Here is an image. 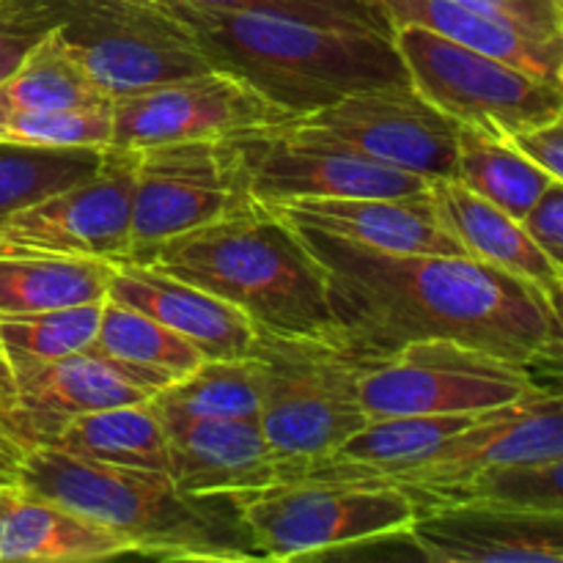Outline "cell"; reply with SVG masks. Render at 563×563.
<instances>
[{"instance_id":"obj_1","label":"cell","mask_w":563,"mask_h":563,"mask_svg":"<svg viewBox=\"0 0 563 563\" xmlns=\"http://www.w3.org/2000/svg\"><path fill=\"white\" fill-rule=\"evenodd\" d=\"M291 229L317 258L333 335L357 357L451 339L533 368L561 361V306L542 289L471 256L385 253Z\"/></svg>"},{"instance_id":"obj_2","label":"cell","mask_w":563,"mask_h":563,"mask_svg":"<svg viewBox=\"0 0 563 563\" xmlns=\"http://www.w3.org/2000/svg\"><path fill=\"white\" fill-rule=\"evenodd\" d=\"M20 487L49 500L159 561H262L234 495H187L168 473L113 467L49 445L22 451Z\"/></svg>"},{"instance_id":"obj_3","label":"cell","mask_w":563,"mask_h":563,"mask_svg":"<svg viewBox=\"0 0 563 563\" xmlns=\"http://www.w3.org/2000/svg\"><path fill=\"white\" fill-rule=\"evenodd\" d=\"M187 27L212 69L236 77L289 119L368 88L407 86L394 38L253 11L187 5Z\"/></svg>"},{"instance_id":"obj_4","label":"cell","mask_w":563,"mask_h":563,"mask_svg":"<svg viewBox=\"0 0 563 563\" xmlns=\"http://www.w3.org/2000/svg\"><path fill=\"white\" fill-rule=\"evenodd\" d=\"M119 262L143 264L223 297L267 333L333 335L317 258L300 234L262 203H245Z\"/></svg>"},{"instance_id":"obj_5","label":"cell","mask_w":563,"mask_h":563,"mask_svg":"<svg viewBox=\"0 0 563 563\" xmlns=\"http://www.w3.org/2000/svg\"><path fill=\"white\" fill-rule=\"evenodd\" d=\"M251 357L262 385L258 427L280 460V482L322 460L368 423L357 399L355 357L333 339L256 328Z\"/></svg>"},{"instance_id":"obj_6","label":"cell","mask_w":563,"mask_h":563,"mask_svg":"<svg viewBox=\"0 0 563 563\" xmlns=\"http://www.w3.org/2000/svg\"><path fill=\"white\" fill-rule=\"evenodd\" d=\"M262 561H297L405 537L418 504L383 482L286 478L234 495Z\"/></svg>"},{"instance_id":"obj_7","label":"cell","mask_w":563,"mask_h":563,"mask_svg":"<svg viewBox=\"0 0 563 563\" xmlns=\"http://www.w3.org/2000/svg\"><path fill=\"white\" fill-rule=\"evenodd\" d=\"M352 357L357 399L368 421L478 412L537 388L531 368L451 339L410 341L388 355Z\"/></svg>"},{"instance_id":"obj_8","label":"cell","mask_w":563,"mask_h":563,"mask_svg":"<svg viewBox=\"0 0 563 563\" xmlns=\"http://www.w3.org/2000/svg\"><path fill=\"white\" fill-rule=\"evenodd\" d=\"M396 49L410 86L462 126L493 137L563 115V88L421 25H396Z\"/></svg>"},{"instance_id":"obj_9","label":"cell","mask_w":563,"mask_h":563,"mask_svg":"<svg viewBox=\"0 0 563 563\" xmlns=\"http://www.w3.org/2000/svg\"><path fill=\"white\" fill-rule=\"evenodd\" d=\"M64 5L55 33L110 99L212 69L185 16L126 0H64Z\"/></svg>"},{"instance_id":"obj_10","label":"cell","mask_w":563,"mask_h":563,"mask_svg":"<svg viewBox=\"0 0 563 563\" xmlns=\"http://www.w3.org/2000/svg\"><path fill=\"white\" fill-rule=\"evenodd\" d=\"M242 196L253 203L300 198H396L427 190L410 170L368 159L339 143L300 135L286 124L223 137Z\"/></svg>"},{"instance_id":"obj_11","label":"cell","mask_w":563,"mask_h":563,"mask_svg":"<svg viewBox=\"0 0 563 563\" xmlns=\"http://www.w3.org/2000/svg\"><path fill=\"white\" fill-rule=\"evenodd\" d=\"M135 157L137 148L104 146L88 179L0 218V256H130Z\"/></svg>"},{"instance_id":"obj_12","label":"cell","mask_w":563,"mask_h":563,"mask_svg":"<svg viewBox=\"0 0 563 563\" xmlns=\"http://www.w3.org/2000/svg\"><path fill=\"white\" fill-rule=\"evenodd\" d=\"M174 377L154 368L130 366L97 346L44 366L0 368V427L20 451L53 443L77 416L119 405L148 401Z\"/></svg>"},{"instance_id":"obj_13","label":"cell","mask_w":563,"mask_h":563,"mask_svg":"<svg viewBox=\"0 0 563 563\" xmlns=\"http://www.w3.org/2000/svg\"><path fill=\"white\" fill-rule=\"evenodd\" d=\"M284 124L427 181L456 176V121L429 104L410 82L350 93Z\"/></svg>"},{"instance_id":"obj_14","label":"cell","mask_w":563,"mask_h":563,"mask_svg":"<svg viewBox=\"0 0 563 563\" xmlns=\"http://www.w3.org/2000/svg\"><path fill=\"white\" fill-rule=\"evenodd\" d=\"M247 201L220 141H176L137 148L132 179V253L207 225ZM126 258V256H124Z\"/></svg>"},{"instance_id":"obj_15","label":"cell","mask_w":563,"mask_h":563,"mask_svg":"<svg viewBox=\"0 0 563 563\" xmlns=\"http://www.w3.org/2000/svg\"><path fill=\"white\" fill-rule=\"evenodd\" d=\"M110 146L143 148L176 141H220L245 130L289 121V115L220 69L179 77L165 86L119 97L110 104Z\"/></svg>"},{"instance_id":"obj_16","label":"cell","mask_w":563,"mask_h":563,"mask_svg":"<svg viewBox=\"0 0 563 563\" xmlns=\"http://www.w3.org/2000/svg\"><path fill=\"white\" fill-rule=\"evenodd\" d=\"M559 456H563L561 394L537 385L520 399L476 412L473 421L445 440L434 454L407 467L396 478V487L410 493L421 506L484 467Z\"/></svg>"},{"instance_id":"obj_17","label":"cell","mask_w":563,"mask_h":563,"mask_svg":"<svg viewBox=\"0 0 563 563\" xmlns=\"http://www.w3.org/2000/svg\"><path fill=\"white\" fill-rule=\"evenodd\" d=\"M432 563H561L563 515L476 500H429L405 531Z\"/></svg>"},{"instance_id":"obj_18","label":"cell","mask_w":563,"mask_h":563,"mask_svg":"<svg viewBox=\"0 0 563 563\" xmlns=\"http://www.w3.org/2000/svg\"><path fill=\"white\" fill-rule=\"evenodd\" d=\"M262 207L297 229L322 231L374 251L467 256L434 212L429 187L396 198H300Z\"/></svg>"},{"instance_id":"obj_19","label":"cell","mask_w":563,"mask_h":563,"mask_svg":"<svg viewBox=\"0 0 563 563\" xmlns=\"http://www.w3.org/2000/svg\"><path fill=\"white\" fill-rule=\"evenodd\" d=\"M108 300L157 319L196 344L207 361H242L253 355L256 324L240 308L143 264L113 262Z\"/></svg>"},{"instance_id":"obj_20","label":"cell","mask_w":563,"mask_h":563,"mask_svg":"<svg viewBox=\"0 0 563 563\" xmlns=\"http://www.w3.org/2000/svg\"><path fill=\"white\" fill-rule=\"evenodd\" d=\"M168 476L187 495H240L280 482L258 418L196 421L168 434Z\"/></svg>"},{"instance_id":"obj_21","label":"cell","mask_w":563,"mask_h":563,"mask_svg":"<svg viewBox=\"0 0 563 563\" xmlns=\"http://www.w3.org/2000/svg\"><path fill=\"white\" fill-rule=\"evenodd\" d=\"M390 25H421L563 88V36L473 9L460 0H379Z\"/></svg>"},{"instance_id":"obj_22","label":"cell","mask_w":563,"mask_h":563,"mask_svg":"<svg viewBox=\"0 0 563 563\" xmlns=\"http://www.w3.org/2000/svg\"><path fill=\"white\" fill-rule=\"evenodd\" d=\"M434 212L443 220L454 240L476 262L498 267L515 278L528 280L542 289L555 306H561L563 267L550 262L522 231L520 220L500 212L489 201L478 198L456 179L429 181Z\"/></svg>"},{"instance_id":"obj_23","label":"cell","mask_w":563,"mask_h":563,"mask_svg":"<svg viewBox=\"0 0 563 563\" xmlns=\"http://www.w3.org/2000/svg\"><path fill=\"white\" fill-rule=\"evenodd\" d=\"M482 412V410H478ZM476 412L454 416H390L363 423L339 449L311 462L291 478H339V482H383L396 478L427 460L449 438L473 421Z\"/></svg>"},{"instance_id":"obj_24","label":"cell","mask_w":563,"mask_h":563,"mask_svg":"<svg viewBox=\"0 0 563 563\" xmlns=\"http://www.w3.org/2000/svg\"><path fill=\"white\" fill-rule=\"evenodd\" d=\"M130 555L126 544L86 517L20 493L0 515V561L86 563Z\"/></svg>"},{"instance_id":"obj_25","label":"cell","mask_w":563,"mask_h":563,"mask_svg":"<svg viewBox=\"0 0 563 563\" xmlns=\"http://www.w3.org/2000/svg\"><path fill=\"white\" fill-rule=\"evenodd\" d=\"M49 449L99 465L168 473V434L146 401L71 418L55 434Z\"/></svg>"},{"instance_id":"obj_26","label":"cell","mask_w":563,"mask_h":563,"mask_svg":"<svg viewBox=\"0 0 563 563\" xmlns=\"http://www.w3.org/2000/svg\"><path fill=\"white\" fill-rule=\"evenodd\" d=\"M146 405L165 434L179 432L181 427L196 421L258 418V405H262L258 366L253 357L203 361L190 374L157 390Z\"/></svg>"},{"instance_id":"obj_27","label":"cell","mask_w":563,"mask_h":563,"mask_svg":"<svg viewBox=\"0 0 563 563\" xmlns=\"http://www.w3.org/2000/svg\"><path fill=\"white\" fill-rule=\"evenodd\" d=\"M113 262L71 256H0V317L102 302Z\"/></svg>"},{"instance_id":"obj_28","label":"cell","mask_w":563,"mask_h":563,"mask_svg":"<svg viewBox=\"0 0 563 563\" xmlns=\"http://www.w3.org/2000/svg\"><path fill=\"white\" fill-rule=\"evenodd\" d=\"M454 179L515 220H520L553 181H561L528 163L504 137L462 124H456Z\"/></svg>"},{"instance_id":"obj_29","label":"cell","mask_w":563,"mask_h":563,"mask_svg":"<svg viewBox=\"0 0 563 563\" xmlns=\"http://www.w3.org/2000/svg\"><path fill=\"white\" fill-rule=\"evenodd\" d=\"M104 102L113 99L88 77L55 31L25 55L5 80H0V115L91 108Z\"/></svg>"},{"instance_id":"obj_30","label":"cell","mask_w":563,"mask_h":563,"mask_svg":"<svg viewBox=\"0 0 563 563\" xmlns=\"http://www.w3.org/2000/svg\"><path fill=\"white\" fill-rule=\"evenodd\" d=\"M102 302L0 317V344L9 372L44 366L88 350L97 339Z\"/></svg>"},{"instance_id":"obj_31","label":"cell","mask_w":563,"mask_h":563,"mask_svg":"<svg viewBox=\"0 0 563 563\" xmlns=\"http://www.w3.org/2000/svg\"><path fill=\"white\" fill-rule=\"evenodd\" d=\"M93 346L115 361L165 372L174 379L185 377L207 361L196 344L159 324L157 319L108 300V297H104Z\"/></svg>"},{"instance_id":"obj_32","label":"cell","mask_w":563,"mask_h":563,"mask_svg":"<svg viewBox=\"0 0 563 563\" xmlns=\"http://www.w3.org/2000/svg\"><path fill=\"white\" fill-rule=\"evenodd\" d=\"M104 148H36L0 143V218L88 179Z\"/></svg>"},{"instance_id":"obj_33","label":"cell","mask_w":563,"mask_h":563,"mask_svg":"<svg viewBox=\"0 0 563 563\" xmlns=\"http://www.w3.org/2000/svg\"><path fill=\"white\" fill-rule=\"evenodd\" d=\"M561 482L563 456L559 460L504 462V465L473 473L471 478L445 489L443 495L432 500H476V504L504 506V509L563 515Z\"/></svg>"},{"instance_id":"obj_34","label":"cell","mask_w":563,"mask_h":563,"mask_svg":"<svg viewBox=\"0 0 563 563\" xmlns=\"http://www.w3.org/2000/svg\"><path fill=\"white\" fill-rule=\"evenodd\" d=\"M110 104L0 115V143L36 148H104L113 135Z\"/></svg>"},{"instance_id":"obj_35","label":"cell","mask_w":563,"mask_h":563,"mask_svg":"<svg viewBox=\"0 0 563 563\" xmlns=\"http://www.w3.org/2000/svg\"><path fill=\"white\" fill-rule=\"evenodd\" d=\"M181 3L286 16V20L311 22V25L335 27V31L379 33V36L394 33V25L379 0H181Z\"/></svg>"},{"instance_id":"obj_36","label":"cell","mask_w":563,"mask_h":563,"mask_svg":"<svg viewBox=\"0 0 563 563\" xmlns=\"http://www.w3.org/2000/svg\"><path fill=\"white\" fill-rule=\"evenodd\" d=\"M64 0H0V80L64 20Z\"/></svg>"},{"instance_id":"obj_37","label":"cell","mask_w":563,"mask_h":563,"mask_svg":"<svg viewBox=\"0 0 563 563\" xmlns=\"http://www.w3.org/2000/svg\"><path fill=\"white\" fill-rule=\"evenodd\" d=\"M528 240L553 264L563 262V181H553L520 218Z\"/></svg>"},{"instance_id":"obj_38","label":"cell","mask_w":563,"mask_h":563,"mask_svg":"<svg viewBox=\"0 0 563 563\" xmlns=\"http://www.w3.org/2000/svg\"><path fill=\"white\" fill-rule=\"evenodd\" d=\"M504 141L515 152H520L528 163L542 168L553 179L563 181V115L561 119L544 121V124H528L520 130L506 132Z\"/></svg>"},{"instance_id":"obj_39","label":"cell","mask_w":563,"mask_h":563,"mask_svg":"<svg viewBox=\"0 0 563 563\" xmlns=\"http://www.w3.org/2000/svg\"><path fill=\"white\" fill-rule=\"evenodd\" d=\"M460 3L522 22L533 31L563 36V0H460Z\"/></svg>"},{"instance_id":"obj_40","label":"cell","mask_w":563,"mask_h":563,"mask_svg":"<svg viewBox=\"0 0 563 563\" xmlns=\"http://www.w3.org/2000/svg\"><path fill=\"white\" fill-rule=\"evenodd\" d=\"M20 460L22 451L16 445L0 443V487L20 484Z\"/></svg>"},{"instance_id":"obj_41","label":"cell","mask_w":563,"mask_h":563,"mask_svg":"<svg viewBox=\"0 0 563 563\" xmlns=\"http://www.w3.org/2000/svg\"><path fill=\"white\" fill-rule=\"evenodd\" d=\"M126 3H135L143 5V9H154V11H163L168 16H185V5L181 0H126Z\"/></svg>"},{"instance_id":"obj_42","label":"cell","mask_w":563,"mask_h":563,"mask_svg":"<svg viewBox=\"0 0 563 563\" xmlns=\"http://www.w3.org/2000/svg\"><path fill=\"white\" fill-rule=\"evenodd\" d=\"M20 493H22L20 484H14V487H0V515H3V511L9 509L11 504H14L16 495H20Z\"/></svg>"},{"instance_id":"obj_43","label":"cell","mask_w":563,"mask_h":563,"mask_svg":"<svg viewBox=\"0 0 563 563\" xmlns=\"http://www.w3.org/2000/svg\"><path fill=\"white\" fill-rule=\"evenodd\" d=\"M0 443H9V445H14V443H11V440H9V438H5V432H3V427H0Z\"/></svg>"},{"instance_id":"obj_44","label":"cell","mask_w":563,"mask_h":563,"mask_svg":"<svg viewBox=\"0 0 563 563\" xmlns=\"http://www.w3.org/2000/svg\"><path fill=\"white\" fill-rule=\"evenodd\" d=\"M5 366V361H3V344H0V368Z\"/></svg>"}]
</instances>
